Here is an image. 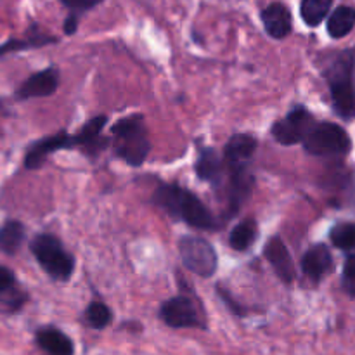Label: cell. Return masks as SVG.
Here are the masks:
<instances>
[{"instance_id":"6da1fadb","label":"cell","mask_w":355,"mask_h":355,"mask_svg":"<svg viewBox=\"0 0 355 355\" xmlns=\"http://www.w3.org/2000/svg\"><path fill=\"white\" fill-rule=\"evenodd\" d=\"M257 139L250 134H236L224 148V165L229 175V207L239 210L253 187L250 163L257 151Z\"/></svg>"},{"instance_id":"7a4b0ae2","label":"cell","mask_w":355,"mask_h":355,"mask_svg":"<svg viewBox=\"0 0 355 355\" xmlns=\"http://www.w3.org/2000/svg\"><path fill=\"white\" fill-rule=\"evenodd\" d=\"M153 203L166 211L170 217L186 222L194 229L208 231L217 225V220L205 207L203 201L177 184H162L153 194Z\"/></svg>"},{"instance_id":"3957f363","label":"cell","mask_w":355,"mask_h":355,"mask_svg":"<svg viewBox=\"0 0 355 355\" xmlns=\"http://www.w3.org/2000/svg\"><path fill=\"white\" fill-rule=\"evenodd\" d=\"M322 76L336 114L345 120L355 118V49L335 52L322 66Z\"/></svg>"},{"instance_id":"277c9868","label":"cell","mask_w":355,"mask_h":355,"mask_svg":"<svg viewBox=\"0 0 355 355\" xmlns=\"http://www.w3.org/2000/svg\"><path fill=\"white\" fill-rule=\"evenodd\" d=\"M113 135V149L118 158L123 159L130 166H141L151 151V142L148 137L142 114L121 118L111 127Z\"/></svg>"},{"instance_id":"5b68a950","label":"cell","mask_w":355,"mask_h":355,"mask_svg":"<svg viewBox=\"0 0 355 355\" xmlns=\"http://www.w3.org/2000/svg\"><path fill=\"white\" fill-rule=\"evenodd\" d=\"M30 250L38 266L55 281H68L75 270V259L66 252L62 243L54 234H38L31 239Z\"/></svg>"},{"instance_id":"8992f818","label":"cell","mask_w":355,"mask_h":355,"mask_svg":"<svg viewBox=\"0 0 355 355\" xmlns=\"http://www.w3.org/2000/svg\"><path fill=\"white\" fill-rule=\"evenodd\" d=\"M352 148L345 128L331 121H319L309 130L304 141V149L314 156H343Z\"/></svg>"},{"instance_id":"52a82bcc","label":"cell","mask_w":355,"mask_h":355,"mask_svg":"<svg viewBox=\"0 0 355 355\" xmlns=\"http://www.w3.org/2000/svg\"><path fill=\"white\" fill-rule=\"evenodd\" d=\"M179 255L184 266L196 276L211 277L217 272V252L207 239L198 236H184L179 239Z\"/></svg>"},{"instance_id":"ba28073f","label":"cell","mask_w":355,"mask_h":355,"mask_svg":"<svg viewBox=\"0 0 355 355\" xmlns=\"http://www.w3.org/2000/svg\"><path fill=\"white\" fill-rule=\"evenodd\" d=\"M314 118L311 111L304 106H297L283 118V120L274 121L270 134L276 139V142L283 146H295L305 141L309 130L314 127Z\"/></svg>"},{"instance_id":"9c48e42d","label":"cell","mask_w":355,"mask_h":355,"mask_svg":"<svg viewBox=\"0 0 355 355\" xmlns=\"http://www.w3.org/2000/svg\"><path fill=\"white\" fill-rule=\"evenodd\" d=\"M159 319L170 328H205L196 304L187 297H173L159 307Z\"/></svg>"},{"instance_id":"30bf717a","label":"cell","mask_w":355,"mask_h":355,"mask_svg":"<svg viewBox=\"0 0 355 355\" xmlns=\"http://www.w3.org/2000/svg\"><path fill=\"white\" fill-rule=\"evenodd\" d=\"M75 148V137L68 132L61 130L54 135L40 139V141L33 142L28 148L26 155H24V168L26 170H37L44 165L45 159L52 155V153L59 151V149H71Z\"/></svg>"},{"instance_id":"8fae6325","label":"cell","mask_w":355,"mask_h":355,"mask_svg":"<svg viewBox=\"0 0 355 355\" xmlns=\"http://www.w3.org/2000/svg\"><path fill=\"white\" fill-rule=\"evenodd\" d=\"M59 87V69L55 66L42 69L35 75L28 76L19 89L16 90V99L26 101L35 97H49L58 90Z\"/></svg>"},{"instance_id":"7c38bea8","label":"cell","mask_w":355,"mask_h":355,"mask_svg":"<svg viewBox=\"0 0 355 355\" xmlns=\"http://www.w3.org/2000/svg\"><path fill=\"white\" fill-rule=\"evenodd\" d=\"M263 255H266L267 262L270 263V267L274 269L276 276L279 277L283 283L290 284L295 281V266H293V259H291L290 252H288L286 245L281 238L274 236L267 241L266 248H263Z\"/></svg>"},{"instance_id":"4fadbf2b","label":"cell","mask_w":355,"mask_h":355,"mask_svg":"<svg viewBox=\"0 0 355 355\" xmlns=\"http://www.w3.org/2000/svg\"><path fill=\"white\" fill-rule=\"evenodd\" d=\"M106 114H101V116H96L87 121L76 134H73V137H75V148H80L85 155H96V153L103 151L106 146H110L107 139L101 137V132L106 127Z\"/></svg>"},{"instance_id":"5bb4252c","label":"cell","mask_w":355,"mask_h":355,"mask_svg":"<svg viewBox=\"0 0 355 355\" xmlns=\"http://www.w3.org/2000/svg\"><path fill=\"white\" fill-rule=\"evenodd\" d=\"M35 342H37L38 349L45 355H73L75 354V345H73L71 338L61 331V329L54 328V326H45L35 333Z\"/></svg>"},{"instance_id":"9a60e30c","label":"cell","mask_w":355,"mask_h":355,"mask_svg":"<svg viewBox=\"0 0 355 355\" xmlns=\"http://www.w3.org/2000/svg\"><path fill=\"white\" fill-rule=\"evenodd\" d=\"M302 269L312 281H321L333 269V257L328 246H311L302 259Z\"/></svg>"},{"instance_id":"2e32d148","label":"cell","mask_w":355,"mask_h":355,"mask_svg":"<svg viewBox=\"0 0 355 355\" xmlns=\"http://www.w3.org/2000/svg\"><path fill=\"white\" fill-rule=\"evenodd\" d=\"M262 23L267 33L276 40L291 33V12L279 2L270 3L262 10Z\"/></svg>"},{"instance_id":"e0dca14e","label":"cell","mask_w":355,"mask_h":355,"mask_svg":"<svg viewBox=\"0 0 355 355\" xmlns=\"http://www.w3.org/2000/svg\"><path fill=\"white\" fill-rule=\"evenodd\" d=\"M224 172V156L218 155L214 148L201 149L196 162V175L200 177L203 182H210L214 184V186H218Z\"/></svg>"},{"instance_id":"ac0fdd59","label":"cell","mask_w":355,"mask_h":355,"mask_svg":"<svg viewBox=\"0 0 355 355\" xmlns=\"http://www.w3.org/2000/svg\"><path fill=\"white\" fill-rule=\"evenodd\" d=\"M257 238H259V225L253 218H246V220L234 225V229L229 234V245L236 252H246V250L252 248Z\"/></svg>"},{"instance_id":"d6986e66","label":"cell","mask_w":355,"mask_h":355,"mask_svg":"<svg viewBox=\"0 0 355 355\" xmlns=\"http://www.w3.org/2000/svg\"><path fill=\"white\" fill-rule=\"evenodd\" d=\"M355 9L350 6H340L333 10L328 19V33L333 38H343L354 30Z\"/></svg>"},{"instance_id":"ffe728a7","label":"cell","mask_w":355,"mask_h":355,"mask_svg":"<svg viewBox=\"0 0 355 355\" xmlns=\"http://www.w3.org/2000/svg\"><path fill=\"white\" fill-rule=\"evenodd\" d=\"M24 225L19 220H7L0 227V250L6 255H16L24 243Z\"/></svg>"},{"instance_id":"44dd1931","label":"cell","mask_w":355,"mask_h":355,"mask_svg":"<svg viewBox=\"0 0 355 355\" xmlns=\"http://www.w3.org/2000/svg\"><path fill=\"white\" fill-rule=\"evenodd\" d=\"M58 42V38L49 37V35L42 33V31H37L35 28H31L30 33H28V38L24 40H17V38H10L7 40L6 44L0 45V58L6 54H10V52H17V51H26V49H37V47H44L47 44H54Z\"/></svg>"},{"instance_id":"7402d4cb","label":"cell","mask_w":355,"mask_h":355,"mask_svg":"<svg viewBox=\"0 0 355 355\" xmlns=\"http://www.w3.org/2000/svg\"><path fill=\"white\" fill-rule=\"evenodd\" d=\"M333 0H302L300 16L307 26H319L328 16Z\"/></svg>"},{"instance_id":"603a6c76","label":"cell","mask_w":355,"mask_h":355,"mask_svg":"<svg viewBox=\"0 0 355 355\" xmlns=\"http://www.w3.org/2000/svg\"><path fill=\"white\" fill-rule=\"evenodd\" d=\"M331 243L336 248L350 253L355 250V222H343V224L335 225L329 232Z\"/></svg>"},{"instance_id":"cb8c5ba5","label":"cell","mask_w":355,"mask_h":355,"mask_svg":"<svg viewBox=\"0 0 355 355\" xmlns=\"http://www.w3.org/2000/svg\"><path fill=\"white\" fill-rule=\"evenodd\" d=\"M113 321V312L103 302H92L85 311V322L92 329H104Z\"/></svg>"},{"instance_id":"d4e9b609","label":"cell","mask_w":355,"mask_h":355,"mask_svg":"<svg viewBox=\"0 0 355 355\" xmlns=\"http://www.w3.org/2000/svg\"><path fill=\"white\" fill-rule=\"evenodd\" d=\"M342 284L343 290L355 298V259H347L345 267H343Z\"/></svg>"},{"instance_id":"484cf974","label":"cell","mask_w":355,"mask_h":355,"mask_svg":"<svg viewBox=\"0 0 355 355\" xmlns=\"http://www.w3.org/2000/svg\"><path fill=\"white\" fill-rule=\"evenodd\" d=\"M59 2L76 14V12H83V10L94 9V7L99 6L103 0H59Z\"/></svg>"},{"instance_id":"4316f807","label":"cell","mask_w":355,"mask_h":355,"mask_svg":"<svg viewBox=\"0 0 355 355\" xmlns=\"http://www.w3.org/2000/svg\"><path fill=\"white\" fill-rule=\"evenodd\" d=\"M62 30H64L66 35L76 33V30H78V16H76L75 12H71L68 17H66L64 28H62Z\"/></svg>"},{"instance_id":"83f0119b","label":"cell","mask_w":355,"mask_h":355,"mask_svg":"<svg viewBox=\"0 0 355 355\" xmlns=\"http://www.w3.org/2000/svg\"><path fill=\"white\" fill-rule=\"evenodd\" d=\"M218 295H220V297H222V300H224L225 304L229 305V309H231V311L234 312L236 315H243V314H245V311H241V309H239V305L236 304V302H232V300H231V297H229V295L225 293V290H224V288H220V286H218Z\"/></svg>"},{"instance_id":"f1b7e54d","label":"cell","mask_w":355,"mask_h":355,"mask_svg":"<svg viewBox=\"0 0 355 355\" xmlns=\"http://www.w3.org/2000/svg\"><path fill=\"white\" fill-rule=\"evenodd\" d=\"M0 110H2V101H0Z\"/></svg>"}]
</instances>
